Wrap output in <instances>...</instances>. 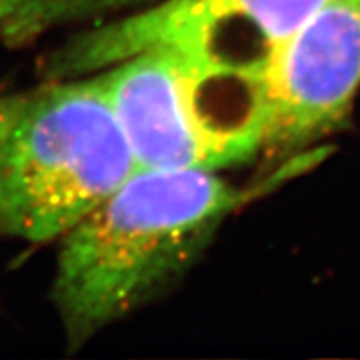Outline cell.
<instances>
[{"label": "cell", "mask_w": 360, "mask_h": 360, "mask_svg": "<svg viewBox=\"0 0 360 360\" xmlns=\"http://www.w3.org/2000/svg\"><path fill=\"white\" fill-rule=\"evenodd\" d=\"M256 193L208 169H136L57 241L52 304L70 347L184 280Z\"/></svg>", "instance_id": "obj_1"}, {"label": "cell", "mask_w": 360, "mask_h": 360, "mask_svg": "<svg viewBox=\"0 0 360 360\" xmlns=\"http://www.w3.org/2000/svg\"><path fill=\"white\" fill-rule=\"evenodd\" d=\"M136 169L96 72L0 96V236L57 243Z\"/></svg>", "instance_id": "obj_2"}, {"label": "cell", "mask_w": 360, "mask_h": 360, "mask_svg": "<svg viewBox=\"0 0 360 360\" xmlns=\"http://www.w3.org/2000/svg\"><path fill=\"white\" fill-rule=\"evenodd\" d=\"M96 74L138 169L223 171L261 153L263 125L247 61L167 41Z\"/></svg>", "instance_id": "obj_3"}, {"label": "cell", "mask_w": 360, "mask_h": 360, "mask_svg": "<svg viewBox=\"0 0 360 360\" xmlns=\"http://www.w3.org/2000/svg\"><path fill=\"white\" fill-rule=\"evenodd\" d=\"M261 153L294 155L335 133L360 89V0H329L248 61Z\"/></svg>", "instance_id": "obj_4"}, {"label": "cell", "mask_w": 360, "mask_h": 360, "mask_svg": "<svg viewBox=\"0 0 360 360\" xmlns=\"http://www.w3.org/2000/svg\"><path fill=\"white\" fill-rule=\"evenodd\" d=\"M329 0H162L96 26L53 57L50 77L92 74L146 46L197 43L228 59V37L245 34L254 59ZM236 61V59H233Z\"/></svg>", "instance_id": "obj_5"}, {"label": "cell", "mask_w": 360, "mask_h": 360, "mask_svg": "<svg viewBox=\"0 0 360 360\" xmlns=\"http://www.w3.org/2000/svg\"><path fill=\"white\" fill-rule=\"evenodd\" d=\"M134 0H0V43L26 46L68 24L112 13Z\"/></svg>", "instance_id": "obj_6"}]
</instances>
